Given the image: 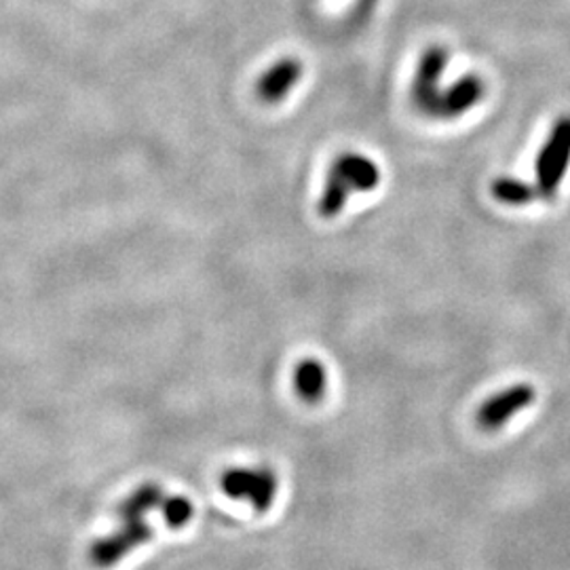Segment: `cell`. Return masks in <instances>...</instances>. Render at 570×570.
Returning <instances> with one entry per match:
<instances>
[{"label":"cell","instance_id":"6da1fadb","mask_svg":"<svg viewBox=\"0 0 570 570\" xmlns=\"http://www.w3.org/2000/svg\"><path fill=\"white\" fill-rule=\"evenodd\" d=\"M380 167L361 153H341L332 161L321 197L317 201V212L321 218L332 221L343 214L348 197L355 192H372L379 189Z\"/></svg>","mask_w":570,"mask_h":570},{"label":"cell","instance_id":"7a4b0ae2","mask_svg":"<svg viewBox=\"0 0 570 570\" xmlns=\"http://www.w3.org/2000/svg\"><path fill=\"white\" fill-rule=\"evenodd\" d=\"M569 163L570 115H567L554 123L543 149L538 151L537 161H535V178H537L535 187L543 199L556 197V192L567 176Z\"/></svg>","mask_w":570,"mask_h":570},{"label":"cell","instance_id":"3957f363","mask_svg":"<svg viewBox=\"0 0 570 570\" xmlns=\"http://www.w3.org/2000/svg\"><path fill=\"white\" fill-rule=\"evenodd\" d=\"M448 63V51L443 47H429L416 66L412 81V102L425 115L436 119L440 106V81Z\"/></svg>","mask_w":570,"mask_h":570},{"label":"cell","instance_id":"277c9868","mask_svg":"<svg viewBox=\"0 0 570 570\" xmlns=\"http://www.w3.org/2000/svg\"><path fill=\"white\" fill-rule=\"evenodd\" d=\"M151 538H153V526L146 524L144 520L123 522L121 529H117L108 537L95 541L90 549V558L95 567L108 569L119 565V560H123L129 551H133L135 547L144 545Z\"/></svg>","mask_w":570,"mask_h":570},{"label":"cell","instance_id":"5b68a950","mask_svg":"<svg viewBox=\"0 0 570 570\" xmlns=\"http://www.w3.org/2000/svg\"><path fill=\"white\" fill-rule=\"evenodd\" d=\"M535 400H537V391L533 384L526 382L511 384L479 406L477 425L486 431H497L518 412L526 411Z\"/></svg>","mask_w":570,"mask_h":570},{"label":"cell","instance_id":"8992f818","mask_svg":"<svg viewBox=\"0 0 570 570\" xmlns=\"http://www.w3.org/2000/svg\"><path fill=\"white\" fill-rule=\"evenodd\" d=\"M302 76H305V63L298 58H282L271 63L260 74L256 83V95L262 104L275 106L294 92V87L302 81Z\"/></svg>","mask_w":570,"mask_h":570},{"label":"cell","instance_id":"52a82bcc","mask_svg":"<svg viewBox=\"0 0 570 570\" xmlns=\"http://www.w3.org/2000/svg\"><path fill=\"white\" fill-rule=\"evenodd\" d=\"M484 92H486V87L479 76L467 74V76L459 79L454 85L442 90L436 119H456V117L465 115L484 97Z\"/></svg>","mask_w":570,"mask_h":570},{"label":"cell","instance_id":"ba28073f","mask_svg":"<svg viewBox=\"0 0 570 570\" xmlns=\"http://www.w3.org/2000/svg\"><path fill=\"white\" fill-rule=\"evenodd\" d=\"M292 382L305 404H319L328 391V370L316 357H305L294 366Z\"/></svg>","mask_w":570,"mask_h":570},{"label":"cell","instance_id":"9c48e42d","mask_svg":"<svg viewBox=\"0 0 570 570\" xmlns=\"http://www.w3.org/2000/svg\"><path fill=\"white\" fill-rule=\"evenodd\" d=\"M161 501H163V490L158 488L157 484H142L121 503L119 518H121V522L144 520V515L161 506Z\"/></svg>","mask_w":570,"mask_h":570},{"label":"cell","instance_id":"30bf717a","mask_svg":"<svg viewBox=\"0 0 570 570\" xmlns=\"http://www.w3.org/2000/svg\"><path fill=\"white\" fill-rule=\"evenodd\" d=\"M277 475L269 467H253L252 482H250V492L248 499L258 511H264L273 506L277 497Z\"/></svg>","mask_w":570,"mask_h":570},{"label":"cell","instance_id":"8fae6325","mask_svg":"<svg viewBox=\"0 0 570 570\" xmlns=\"http://www.w3.org/2000/svg\"><path fill=\"white\" fill-rule=\"evenodd\" d=\"M492 194L497 201L506 203V205H529L535 199H538L537 187H531L518 178H499L492 182Z\"/></svg>","mask_w":570,"mask_h":570},{"label":"cell","instance_id":"7c38bea8","mask_svg":"<svg viewBox=\"0 0 570 570\" xmlns=\"http://www.w3.org/2000/svg\"><path fill=\"white\" fill-rule=\"evenodd\" d=\"M252 482L250 467H230L222 474L221 486L226 497L230 499H248Z\"/></svg>","mask_w":570,"mask_h":570},{"label":"cell","instance_id":"4fadbf2b","mask_svg":"<svg viewBox=\"0 0 570 570\" xmlns=\"http://www.w3.org/2000/svg\"><path fill=\"white\" fill-rule=\"evenodd\" d=\"M161 511H163V518L169 526H185L192 518V511L194 507L190 503V499L187 497H163L161 501Z\"/></svg>","mask_w":570,"mask_h":570}]
</instances>
